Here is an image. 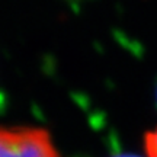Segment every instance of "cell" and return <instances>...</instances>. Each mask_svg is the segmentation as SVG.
Wrapping results in <instances>:
<instances>
[{
    "label": "cell",
    "instance_id": "7a4b0ae2",
    "mask_svg": "<svg viewBox=\"0 0 157 157\" xmlns=\"http://www.w3.org/2000/svg\"><path fill=\"white\" fill-rule=\"evenodd\" d=\"M144 151L147 157H157V128L144 135Z\"/></svg>",
    "mask_w": 157,
    "mask_h": 157
},
{
    "label": "cell",
    "instance_id": "3957f363",
    "mask_svg": "<svg viewBox=\"0 0 157 157\" xmlns=\"http://www.w3.org/2000/svg\"><path fill=\"white\" fill-rule=\"evenodd\" d=\"M111 157H140V156L131 154V153H122V154H115V156H111Z\"/></svg>",
    "mask_w": 157,
    "mask_h": 157
},
{
    "label": "cell",
    "instance_id": "6da1fadb",
    "mask_svg": "<svg viewBox=\"0 0 157 157\" xmlns=\"http://www.w3.org/2000/svg\"><path fill=\"white\" fill-rule=\"evenodd\" d=\"M0 157H60L50 132L38 127H0Z\"/></svg>",
    "mask_w": 157,
    "mask_h": 157
}]
</instances>
